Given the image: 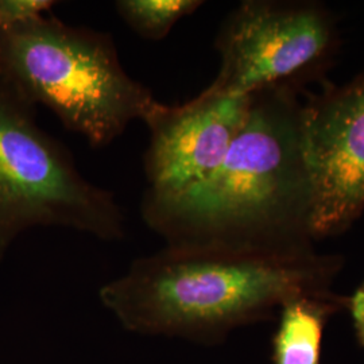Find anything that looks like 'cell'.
<instances>
[{"label":"cell","mask_w":364,"mask_h":364,"mask_svg":"<svg viewBox=\"0 0 364 364\" xmlns=\"http://www.w3.org/2000/svg\"><path fill=\"white\" fill-rule=\"evenodd\" d=\"M203 6L200 0H117L115 10L131 30L147 41L166 38L182 18Z\"/></svg>","instance_id":"9"},{"label":"cell","mask_w":364,"mask_h":364,"mask_svg":"<svg viewBox=\"0 0 364 364\" xmlns=\"http://www.w3.org/2000/svg\"><path fill=\"white\" fill-rule=\"evenodd\" d=\"M250 96L221 95L205 88L180 105L158 103L144 123L150 131L144 151L147 188L180 193L218 169L242 130Z\"/></svg>","instance_id":"7"},{"label":"cell","mask_w":364,"mask_h":364,"mask_svg":"<svg viewBox=\"0 0 364 364\" xmlns=\"http://www.w3.org/2000/svg\"><path fill=\"white\" fill-rule=\"evenodd\" d=\"M299 107L287 85L252 93L246 122L220 166L180 193L144 191V224L168 247L264 250L312 243Z\"/></svg>","instance_id":"2"},{"label":"cell","mask_w":364,"mask_h":364,"mask_svg":"<svg viewBox=\"0 0 364 364\" xmlns=\"http://www.w3.org/2000/svg\"><path fill=\"white\" fill-rule=\"evenodd\" d=\"M297 130L311 237L341 234L364 210V75L299 105Z\"/></svg>","instance_id":"6"},{"label":"cell","mask_w":364,"mask_h":364,"mask_svg":"<svg viewBox=\"0 0 364 364\" xmlns=\"http://www.w3.org/2000/svg\"><path fill=\"white\" fill-rule=\"evenodd\" d=\"M332 18L318 6L247 0L224 21L215 48L218 76L207 87L230 96H250L287 85L321 65L333 50Z\"/></svg>","instance_id":"5"},{"label":"cell","mask_w":364,"mask_h":364,"mask_svg":"<svg viewBox=\"0 0 364 364\" xmlns=\"http://www.w3.org/2000/svg\"><path fill=\"white\" fill-rule=\"evenodd\" d=\"M344 266L312 243L264 250L166 247L131 263L99 299L126 331L224 343L242 326L274 317L290 299L326 294Z\"/></svg>","instance_id":"1"},{"label":"cell","mask_w":364,"mask_h":364,"mask_svg":"<svg viewBox=\"0 0 364 364\" xmlns=\"http://www.w3.org/2000/svg\"><path fill=\"white\" fill-rule=\"evenodd\" d=\"M55 4L53 0H0V30L43 16Z\"/></svg>","instance_id":"10"},{"label":"cell","mask_w":364,"mask_h":364,"mask_svg":"<svg viewBox=\"0 0 364 364\" xmlns=\"http://www.w3.org/2000/svg\"><path fill=\"white\" fill-rule=\"evenodd\" d=\"M343 311L350 314L356 341L364 350V281L351 296L343 297Z\"/></svg>","instance_id":"11"},{"label":"cell","mask_w":364,"mask_h":364,"mask_svg":"<svg viewBox=\"0 0 364 364\" xmlns=\"http://www.w3.org/2000/svg\"><path fill=\"white\" fill-rule=\"evenodd\" d=\"M343 297L331 291L287 301L277 313L272 363L323 364L326 324L333 314L343 311Z\"/></svg>","instance_id":"8"},{"label":"cell","mask_w":364,"mask_h":364,"mask_svg":"<svg viewBox=\"0 0 364 364\" xmlns=\"http://www.w3.org/2000/svg\"><path fill=\"white\" fill-rule=\"evenodd\" d=\"M36 108L0 68V262L37 227L124 239L127 220L115 195L80 173L65 146L41 129Z\"/></svg>","instance_id":"4"},{"label":"cell","mask_w":364,"mask_h":364,"mask_svg":"<svg viewBox=\"0 0 364 364\" xmlns=\"http://www.w3.org/2000/svg\"><path fill=\"white\" fill-rule=\"evenodd\" d=\"M0 68L92 147H107L159 103L122 65L112 37L53 15L0 30Z\"/></svg>","instance_id":"3"}]
</instances>
